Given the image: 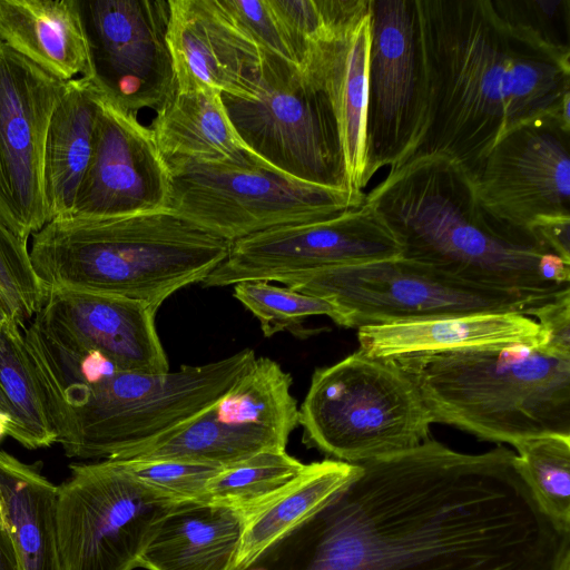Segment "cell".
<instances>
[{"mask_svg": "<svg viewBox=\"0 0 570 570\" xmlns=\"http://www.w3.org/2000/svg\"><path fill=\"white\" fill-rule=\"evenodd\" d=\"M305 465L286 450L259 452L222 468L208 481L203 502L229 507L245 514L275 497Z\"/></svg>", "mask_w": 570, "mask_h": 570, "instance_id": "cell-30", "label": "cell"}, {"mask_svg": "<svg viewBox=\"0 0 570 570\" xmlns=\"http://www.w3.org/2000/svg\"><path fill=\"white\" fill-rule=\"evenodd\" d=\"M368 11L341 31L309 42L301 63L333 109L344 156L347 189L365 202V120L370 49Z\"/></svg>", "mask_w": 570, "mask_h": 570, "instance_id": "cell-20", "label": "cell"}, {"mask_svg": "<svg viewBox=\"0 0 570 570\" xmlns=\"http://www.w3.org/2000/svg\"><path fill=\"white\" fill-rule=\"evenodd\" d=\"M228 18L263 50L299 67L296 48L269 0H217Z\"/></svg>", "mask_w": 570, "mask_h": 570, "instance_id": "cell-35", "label": "cell"}, {"mask_svg": "<svg viewBox=\"0 0 570 570\" xmlns=\"http://www.w3.org/2000/svg\"><path fill=\"white\" fill-rule=\"evenodd\" d=\"M402 246L368 203L334 216L271 228L232 243L226 259L203 282L224 287L247 281L283 282L315 271L400 257Z\"/></svg>", "mask_w": 570, "mask_h": 570, "instance_id": "cell-12", "label": "cell"}, {"mask_svg": "<svg viewBox=\"0 0 570 570\" xmlns=\"http://www.w3.org/2000/svg\"><path fill=\"white\" fill-rule=\"evenodd\" d=\"M534 233L552 253L570 264V218L542 223Z\"/></svg>", "mask_w": 570, "mask_h": 570, "instance_id": "cell-37", "label": "cell"}, {"mask_svg": "<svg viewBox=\"0 0 570 570\" xmlns=\"http://www.w3.org/2000/svg\"><path fill=\"white\" fill-rule=\"evenodd\" d=\"M24 335L65 454L118 460L218 401L254 364L242 350L203 365L165 373L117 368L94 351L66 348L31 323Z\"/></svg>", "mask_w": 570, "mask_h": 570, "instance_id": "cell-4", "label": "cell"}, {"mask_svg": "<svg viewBox=\"0 0 570 570\" xmlns=\"http://www.w3.org/2000/svg\"><path fill=\"white\" fill-rule=\"evenodd\" d=\"M148 304L131 298L51 289L31 322L55 343L75 351H94L117 368L165 373L169 363Z\"/></svg>", "mask_w": 570, "mask_h": 570, "instance_id": "cell-18", "label": "cell"}, {"mask_svg": "<svg viewBox=\"0 0 570 570\" xmlns=\"http://www.w3.org/2000/svg\"><path fill=\"white\" fill-rule=\"evenodd\" d=\"M0 289L12 317L26 324L41 308L47 291L37 275L28 239L0 217Z\"/></svg>", "mask_w": 570, "mask_h": 570, "instance_id": "cell-33", "label": "cell"}, {"mask_svg": "<svg viewBox=\"0 0 570 570\" xmlns=\"http://www.w3.org/2000/svg\"><path fill=\"white\" fill-rule=\"evenodd\" d=\"M358 469V464L334 459L306 464L275 497L245 513L233 570L252 568L268 548L317 511Z\"/></svg>", "mask_w": 570, "mask_h": 570, "instance_id": "cell-28", "label": "cell"}, {"mask_svg": "<svg viewBox=\"0 0 570 570\" xmlns=\"http://www.w3.org/2000/svg\"><path fill=\"white\" fill-rule=\"evenodd\" d=\"M88 45L85 76L106 100L137 115L176 90L167 42L170 0H80Z\"/></svg>", "mask_w": 570, "mask_h": 570, "instance_id": "cell-13", "label": "cell"}, {"mask_svg": "<svg viewBox=\"0 0 570 570\" xmlns=\"http://www.w3.org/2000/svg\"><path fill=\"white\" fill-rule=\"evenodd\" d=\"M0 414L6 416L4 413H3V409H2V405H1V402H0ZM7 417V416H6Z\"/></svg>", "mask_w": 570, "mask_h": 570, "instance_id": "cell-43", "label": "cell"}, {"mask_svg": "<svg viewBox=\"0 0 570 570\" xmlns=\"http://www.w3.org/2000/svg\"><path fill=\"white\" fill-rule=\"evenodd\" d=\"M415 1L424 114L406 160L440 155L472 175L513 128L547 116L570 124V48L515 0Z\"/></svg>", "mask_w": 570, "mask_h": 570, "instance_id": "cell-2", "label": "cell"}, {"mask_svg": "<svg viewBox=\"0 0 570 570\" xmlns=\"http://www.w3.org/2000/svg\"><path fill=\"white\" fill-rule=\"evenodd\" d=\"M114 461V460H111ZM137 481L175 501H203L219 466L179 460H118Z\"/></svg>", "mask_w": 570, "mask_h": 570, "instance_id": "cell-34", "label": "cell"}, {"mask_svg": "<svg viewBox=\"0 0 570 570\" xmlns=\"http://www.w3.org/2000/svg\"><path fill=\"white\" fill-rule=\"evenodd\" d=\"M66 85L0 41V217L26 239L48 223L45 144Z\"/></svg>", "mask_w": 570, "mask_h": 570, "instance_id": "cell-16", "label": "cell"}, {"mask_svg": "<svg viewBox=\"0 0 570 570\" xmlns=\"http://www.w3.org/2000/svg\"><path fill=\"white\" fill-rule=\"evenodd\" d=\"M166 163L171 180L169 209L230 243L364 204L346 190L301 183L266 167L186 159Z\"/></svg>", "mask_w": 570, "mask_h": 570, "instance_id": "cell-10", "label": "cell"}, {"mask_svg": "<svg viewBox=\"0 0 570 570\" xmlns=\"http://www.w3.org/2000/svg\"><path fill=\"white\" fill-rule=\"evenodd\" d=\"M156 112L149 128L165 160L269 168L242 142L217 90L176 89Z\"/></svg>", "mask_w": 570, "mask_h": 570, "instance_id": "cell-25", "label": "cell"}, {"mask_svg": "<svg viewBox=\"0 0 570 570\" xmlns=\"http://www.w3.org/2000/svg\"><path fill=\"white\" fill-rule=\"evenodd\" d=\"M281 283L332 303L340 312L338 325L350 328L493 313L532 317L567 292L537 295L479 286L401 256L324 268Z\"/></svg>", "mask_w": 570, "mask_h": 570, "instance_id": "cell-8", "label": "cell"}, {"mask_svg": "<svg viewBox=\"0 0 570 570\" xmlns=\"http://www.w3.org/2000/svg\"><path fill=\"white\" fill-rule=\"evenodd\" d=\"M0 41L61 81L88 72L80 0H0Z\"/></svg>", "mask_w": 570, "mask_h": 570, "instance_id": "cell-24", "label": "cell"}, {"mask_svg": "<svg viewBox=\"0 0 570 570\" xmlns=\"http://www.w3.org/2000/svg\"><path fill=\"white\" fill-rule=\"evenodd\" d=\"M513 448L517 470L540 511L570 532V436L543 435Z\"/></svg>", "mask_w": 570, "mask_h": 570, "instance_id": "cell-31", "label": "cell"}, {"mask_svg": "<svg viewBox=\"0 0 570 570\" xmlns=\"http://www.w3.org/2000/svg\"><path fill=\"white\" fill-rule=\"evenodd\" d=\"M365 202L392 229L403 258L500 291L557 295L570 289V264L535 234L491 216L470 173L448 157L420 156L390 168Z\"/></svg>", "mask_w": 570, "mask_h": 570, "instance_id": "cell-3", "label": "cell"}, {"mask_svg": "<svg viewBox=\"0 0 570 570\" xmlns=\"http://www.w3.org/2000/svg\"><path fill=\"white\" fill-rule=\"evenodd\" d=\"M368 13L366 184L407 159L424 114L416 1L368 0Z\"/></svg>", "mask_w": 570, "mask_h": 570, "instance_id": "cell-14", "label": "cell"}, {"mask_svg": "<svg viewBox=\"0 0 570 570\" xmlns=\"http://www.w3.org/2000/svg\"><path fill=\"white\" fill-rule=\"evenodd\" d=\"M244 514L203 501L178 502L160 521L138 559L147 570H233Z\"/></svg>", "mask_w": 570, "mask_h": 570, "instance_id": "cell-23", "label": "cell"}, {"mask_svg": "<svg viewBox=\"0 0 570 570\" xmlns=\"http://www.w3.org/2000/svg\"><path fill=\"white\" fill-rule=\"evenodd\" d=\"M170 197V171L150 128L98 92L92 156L70 215L158 212Z\"/></svg>", "mask_w": 570, "mask_h": 570, "instance_id": "cell-17", "label": "cell"}, {"mask_svg": "<svg viewBox=\"0 0 570 570\" xmlns=\"http://www.w3.org/2000/svg\"><path fill=\"white\" fill-rule=\"evenodd\" d=\"M230 245L164 209L57 217L32 235L30 256L47 292L120 296L158 311L174 293L202 283L226 259Z\"/></svg>", "mask_w": 570, "mask_h": 570, "instance_id": "cell-5", "label": "cell"}, {"mask_svg": "<svg viewBox=\"0 0 570 570\" xmlns=\"http://www.w3.org/2000/svg\"><path fill=\"white\" fill-rule=\"evenodd\" d=\"M8 419L0 414V439L7 435Z\"/></svg>", "mask_w": 570, "mask_h": 570, "instance_id": "cell-40", "label": "cell"}, {"mask_svg": "<svg viewBox=\"0 0 570 570\" xmlns=\"http://www.w3.org/2000/svg\"><path fill=\"white\" fill-rule=\"evenodd\" d=\"M167 42L176 89H214L242 99L256 96L263 49L217 0H170Z\"/></svg>", "mask_w": 570, "mask_h": 570, "instance_id": "cell-19", "label": "cell"}, {"mask_svg": "<svg viewBox=\"0 0 570 570\" xmlns=\"http://www.w3.org/2000/svg\"><path fill=\"white\" fill-rule=\"evenodd\" d=\"M57 485L38 464L0 450V512L19 570H62L56 521Z\"/></svg>", "mask_w": 570, "mask_h": 570, "instance_id": "cell-27", "label": "cell"}, {"mask_svg": "<svg viewBox=\"0 0 570 570\" xmlns=\"http://www.w3.org/2000/svg\"><path fill=\"white\" fill-rule=\"evenodd\" d=\"M292 384V375L277 362L256 357L210 406L218 432L242 460L263 451L286 449L291 433L299 425Z\"/></svg>", "mask_w": 570, "mask_h": 570, "instance_id": "cell-22", "label": "cell"}, {"mask_svg": "<svg viewBox=\"0 0 570 570\" xmlns=\"http://www.w3.org/2000/svg\"><path fill=\"white\" fill-rule=\"evenodd\" d=\"M233 294L259 321L265 336L297 327L305 318L316 315L340 323V312L332 303L267 281L237 283Z\"/></svg>", "mask_w": 570, "mask_h": 570, "instance_id": "cell-32", "label": "cell"}, {"mask_svg": "<svg viewBox=\"0 0 570 570\" xmlns=\"http://www.w3.org/2000/svg\"><path fill=\"white\" fill-rule=\"evenodd\" d=\"M531 316L548 334L549 346L570 354V291L543 304Z\"/></svg>", "mask_w": 570, "mask_h": 570, "instance_id": "cell-36", "label": "cell"}, {"mask_svg": "<svg viewBox=\"0 0 570 570\" xmlns=\"http://www.w3.org/2000/svg\"><path fill=\"white\" fill-rule=\"evenodd\" d=\"M0 570H19L11 538L0 512Z\"/></svg>", "mask_w": 570, "mask_h": 570, "instance_id": "cell-38", "label": "cell"}, {"mask_svg": "<svg viewBox=\"0 0 570 570\" xmlns=\"http://www.w3.org/2000/svg\"><path fill=\"white\" fill-rule=\"evenodd\" d=\"M57 485L62 570H132L164 517L178 503L111 460L69 465Z\"/></svg>", "mask_w": 570, "mask_h": 570, "instance_id": "cell-11", "label": "cell"}, {"mask_svg": "<svg viewBox=\"0 0 570 570\" xmlns=\"http://www.w3.org/2000/svg\"><path fill=\"white\" fill-rule=\"evenodd\" d=\"M98 92L85 77L67 81L47 131L43 183L48 223L72 213L95 142Z\"/></svg>", "mask_w": 570, "mask_h": 570, "instance_id": "cell-26", "label": "cell"}, {"mask_svg": "<svg viewBox=\"0 0 570 570\" xmlns=\"http://www.w3.org/2000/svg\"><path fill=\"white\" fill-rule=\"evenodd\" d=\"M432 423L413 379L358 350L315 370L298 417L308 448L352 464L419 446Z\"/></svg>", "mask_w": 570, "mask_h": 570, "instance_id": "cell-7", "label": "cell"}, {"mask_svg": "<svg viewBox=\"0 0 570 570\" xmlns=\"http://www.w3.org/2000/svg\"><path fill=\"white\" fill-rule=\"evenodd\" d=\"M357 340L361 353L380 360L514 344L544 345L549 342L537 320L517 313L364 326L357 328Z\"/></svg>", "mask_w": 570, "mask_h": 570, "instance_id": "cell-21", "label": "cell"}, {"mask_svg": "<svg viewBox=\"0 0 570 570\" xmlns=\"http://www.w3.org/2000/svg\"><path fill=\"white\" fill-rule=\"evenodd\" d=\"M248 570H265V569L259 568V567H252V568H249Z\"/></svg>", "mask_w": 570, "mask_h": 570, "instance_id": "cell-42", "label": "cell"}, {"mask_svg": "<svg viewBox=\"0 0 570 570\" xmlns=\"http://www.w3.org/2000/svg\"><path fill=\"white\" fill-rule=\"evenodd\" d=\"M357 473L254 563L265 570H560L570 532L538 508L503 445L429 439Z\"/></svg>", "mask_w": 570, "mask_h": 570, "instance_id": "cell-1", "label": "cell"}, {"mask_svg": "<svg viewBox=\"0 0 570 570\" xmlns=\"http://www.w3.org/2000/svg\"><path fill=\"white\" fill-rule=\"evenodd\" d=\"M24 325L13 317L0 322V402L7 435L35 450L57 443V433Z\"/></svg>", "mask_w": 570, "mask_h": 570, "instance_id": "cell-29", "label": "cell"}, {"mask_svg": "<svg viewBox=\"0 0 570 570\" xmlns=\"http://www.w3.org/2000/svg\"><path fill=\"white\" fill-rule=\"evenodd\" d=\"M471 178L482 207L509 226L535 234L570 218V124L547 116L513 128Z\"/></svg>", "mask_w": 570, "mask_h": 570, "instance_id": "cell-15", "label": "cell"}, {"mask_svg": "<svg viewBox=\"0 0 570 570\" xmlns=\"http://www.w3.org/2000/svg\"><path fill=\"white\" fill-rule=\"evenodd\" d=\"M222 101L242 142L267 167L301 183L348 191L333 109L298 66L263 50L256 96L222 95Z\"/></svg>", "mask_w": 570, "mask_h": 570, "instance_id": "cell-9", "label": "cell"}, {"mask_svg": "<svg viewBox=\"0 0 570 570\" xmlns=\"http://www.w3.org/2000/svg\"><path fill=\"white\" fill-rule=\"evenodd\" d=\"M560 570H570V556L563 560Z\"/></svg>", "mask_w": 570, "mask_h": 570, "instance_id": "cell-41", "label": "cell"}, {"mask_svg": "<svg viewBox=\"0 0 570 570\" xmlns=\"http://www.w3.org/2000/svg\"><path fill=\"white\" fill-rule=\"evenodd\" d=\"M12 317L11 311L7 304V301L0 289V322H3Z\"/></svg>", "mask_w": 570, "mask_h": 570, "instance_id": "cell-39", "label": "cell"}, {"mask_svg": "<svg viewBox=\"0 0 570 570\" xmlns=\"http://www.w3.org/2000/svg\"><path fill=\"white\" fill-rule=\"evenodd\" d=\"M390 361L413 379L433 423L512 446L543 435L570 436V354L548 343Z\"/></svg>", "mask_w": 570, "mask_h": 570, "instance_id": "cell-6", "label": "cell"}]
</instances>
